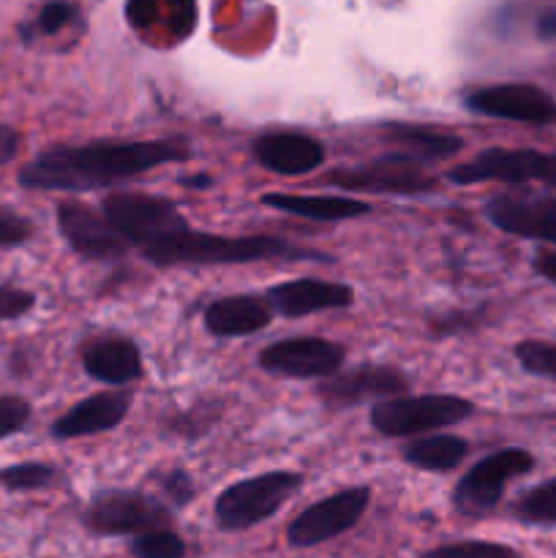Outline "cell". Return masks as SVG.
I'll return each mask as SVG.
<instances>
[{"mask_svg":"<svg viewBox=\"0 0 556 558\" xmlns=\"http://www.w3.org/2000/svg\"><path fill=\"white\" fill-rule=\"evenodd\" d=\"M189 158L191 147L178 140H101L85 145H55L27 161L16 174V183L27 191L80 194L140 178L161 163H183Z\"/></svg>","mask_w":556,"mask_h":558,"instance_id":"6da1fadb","label":"cell"},{"mask_svg":"<svg viewBox=\"0 0 556 558\" xmlns=\"http://www.w3.org/2000/svg\"><path fill=\"white\" fill-rule=\"evenodd\" d=\"M150 265L156 267H180V265H249V262L287 259V262H333L327 254L311 248H298L283 238L270 234H243V238H227V234L183 232L167 234L156 243L140 248Z\"/></svg>","mask_w":556,"mask_h":558,"instance_id":"7a4b0ae2","label":"cell"},{"mask_svg":"<svg viewBox=\"0 0 556 558\" xmlns=\"http://www.w3.org/2000/svg\"><path fill=\"white\" fill-rule=\"evenodd\" d=\"M303 477L298 472H265L229 485L216 499V523L221 532H245L276 515L298 490Z\"/></svg>","mask_w":556,"mask_h":558,"instance_id":"3957f363","label":"cell"},{"mask_svg":"<svg viewBox=\"0 0 556 558\" xmlns=\"http://www.w3.org/2000/svg\"><path fill=\"white\" fill-rule=\"evenodd\" d=\"M474 414V403L458 396H398L371 407V425L387 439H418L450 428Z\"/></svg>","mask_w":556,"mask_h":558,"instance_id":"277c9868","label":"cell"},{"mask_svg":"<svg viewBox=\"0 0 556 558\" xmlns=\"http://www.w3.org/2000/svg\"><path fill=\"white\" fill-rule=\"evenodd\" d=\"M172 510L145 490L109 488L93 496L85 510V526L101 537H136V534L167 529Z\"/></svg>","mask_w":556,"mask_h":558,"instance_id":"5b68a950","label":"cell"},{"mask_svg":"<svg viewBox=\"0 0 556 558\" xmlns=\"http://www.w3.org/2000/svg\"><path fill=\"white\" fill-rule=\"evenodd\" d=\"M101 213L120 234L131 243V248H145L167 234L189 229L180 216L178 205L167 196L150 194H109L101 202Z\"/></svg>","mask_w":556,"mask_h":558,"instance_id":"8992f818","label":"cell"},{"mask_svg":"<svg viewBox=\"0 0 556 558\" xmlns=\"http://www.w3.org/2000/svg\"><path fill=\"white\" fill-rule=\"evenodd\" d=\"M532 469L534 458L521 447H505L499 452H491L458 480L456 490H452V505L463 515H485L499 505L507 483Z\"/></svg>","mask_w":556,"mask_h":558,"instance_id":"52a82bcc","label":"cell"},{"mask_svg":"<svg viewBox=\"0 0 556 558\" xmlns=\"http://www.w3.org/2000/svg\"><path fill=\"white\" fill-rule=\"evenodd\" d=\"M371 505V488H343L316 505L305 507L300 515L292 518L287 529V543L292 548H314V545L330 543L341 537L352 526H358Z\"/></svg>","mask_w":556,"mask_h":558,"instance_id":"ba28073f","label":"cell"},{"mask_svg":"<svg viewBox=\"0 0 556 558\" xmlns=\"http://www.w3.org/2000/svg\"><path fill=\"white\" fill-rule=\"evenodd\" d=\"M325 183L343 191H374V194L398 196H420L436 191V180L428 178L418 161L401 156V153H387L363 167L333 169Z\"/></svg>","mask_w":556,"mask_h":558,"instance_id":"9c48e42d","label":"cell"},{"mask_svg":"<svg viewBox=\"0 0 556 558\" xmlns=\"http://www.w3.org/2000/svg\"><path fill=\"white\" fill-rule=\"evenodd\" d=\"M259 368L289 379H330L341 371L347 349L316 336L283 338L259 352Z\"/></svg>","mask_w":556,"mask_h":558,"instance_id":"30bf717a","label":"cell"},{"mask_svg":"<svg viewBox=\"0 0 556 558\" xmlns=\"http://www.w3.org/2000/svg\"><path fill=\"white\" fill-rule=\"evenodd\" d=\"M58 229L69 248L85 262L120 259L131 251V243L85 202L65 199L58 205Z\"/></svg>","mask_w":556,"mask_h":558,"instance_id":"8fae6325","label":"cell"},{"mask_svg":"<svg viewBox=\"0 0 556 558\" xmlns=\"http://www.w3.org/2000/svg\"><path fill=\"white\" fill-rule=\"evenodd\" d=\"M483 213L501 232L556 245V196L510 191L491 196Z\"/></svg>","mask_w":556,"mask_h":558,"instance_id":"7c38bea8","label":"cell"},{"mask_svg":"<svg viewBox=\"0 0 556 558\" xmlns=\"http://www.w3.org/2000/svg\"><path fill=\"white\" fill-rule=\"evenodd\" d=\"M469 112L485 114V118L512 120V123L548 125L556 120V101L545 90L534 85H491L469 93L463 98Z\"/></svg>","mask_w":556,"mask_h":558,"instance_id":"4fadbf2b","label":"cell"},{"mask_svg":"<svg viewBox=\"0 0 556 558\" xmlns=\"http://www.w3.org/2000/svg\"><path fill=\"white\" fill-rule=\"evenodd\" d=\"M548 153L532 150V147H488L472 161H463L447 172L450 183L474 185V183H529V180H543Z\"/></svg>","mask_w":556,"mask_h":558,"instance_id":"5bb4252c","label":"cell"},{"mask_svg":"<svg viewBox=\"0 0 556 558\" xmlns=\"http://www.w3.org/2000/svg\"><path fill=\"white\" fill-rule=\"evenodd\" d=\"M409 387L407 376L392 365H358L354 371H338L330 379H322L316 396L330 409H349L363 401H387L398 398Z\"/></svg>","mask_w":556,"mask_h":558,"instance_id":"9a60e30c","label":"cell"},{"mask_svg":"<svg viewBox=\"0 0 556 558\" xmlns=\"http://www.w3.org/2000/svg\"><path fill=\"white\" fill-rule=\"evenodd\" d=\"M267 305L287 319L319 314V311L349 308L354 303V292L347 283L319 281V278H294V281L276 283L265 294Z\"/></svg>","mask_w":556,"mask_h":558,"instance_id":"2e32d148","label":"cell"},{"mask_svg":"<svg viewBox=\"0 0 556 558\" xmlns=\"http://www.w3.org/2000/svg\"><path fill=\"white\" fill-rule=\"evenodd\" d=\"M254 158L267 172L298 178V174L316 172L325 163V145L309 134L276 131L254 142Z\"/></svg>","mask_w":556,"mask_h":558,"instance_id":"e0dca14e","label":"cell"},{"mask_svg":"<svg viewBox=\"0 0 556 558\" xmlns=\"http://www.w3.org/2000/svg\"><path fill=\"white\" fill-rule=\"evenodd\" d=\"M129 409L131 396L125 390L96 392V396L74 403L63 417L55 420L49 430H52L55 439H82V436L107 434L129 417Z\"/></svg>","mask_w":556,"mask_h":558,"instance_id":"ac0fdd59","label":"cell"},{"mask_svg":"<svg viewBox=\"0 0 556 558\" xmlns=\"http://www.w3.org/2000/svg\"><path fill=\"white\" fill-rule=\"evenodd\" d=\"M82 368L101 385L125 387L142 376V354L129 338L101 336L82 347Z\"/></svg>","mask_w":556,"mask_h":558,"instance_id":"d6986e66","label":"cell"},{"mask_svg":"<svg viewBox=\"0 0 556 558\" xmlns=\"http://www.w3.org/2000/svg\"><path fill=\"white\" fill-rule=\"evenodd\" d=\"M205 330L216 338H245L262 332L273 319V311L267 300L254 294H232V298H218L202 314Z\"/></svg>","mask_w":556,"mask_h":558,"instance_id":"ffe728a7","label":"cell"},{"mask_svg":"<svg viewBox=\"0 0 556 558\" xmlns=\"http://www.w3.org/2000/svg\"><path fill=\"white\" fill-rule=\"evenodd\" d=\"M382 136H385V142H390L396 147V153L412 158L420 167L452 158L463 147L461 136L418 123H387L382 125Z\"/></svg>","mask_w":556,"mask_h":558,"instance_id":"44dd1931","label":"cell"},{"mask_svg":"<svg viewBox=\"0 0 556 558\" xmlns=\"http://www.w3.org/2000/svg\"><path fill=\"white\" fill-rule=\"evenodd\" d=\"M262 205L273 207V210L289 213V216L305 218V221H352V218H363L371 213V205L363 199H352V196H309V194H270L262 196Z\"/></svg>","mask_w":556,"mask_h":558,"instance_id":"7402d4cb","label":"cell"},{"mask_svg":"<svg viewBox=\"0 0 556 558\" xmlns=\"http://www.w3.org/2000/svg\"><path fill=\"white\" fill-rule=\"evenodd\" d=\"M469 456V445L461 436L452 434H434V436H418L409 439L403 447V461L423 472H452L463 463Z\"/></svg>","mask_w":556,"mask_h":558,"instance_id":"603a6c76","label":"cell"},{"mask_svg":"<svg viewBox=\"0 0 556 558\" xmlns=\"http://www.w3.org/2000/svg\"><path fill=\"white\" fill-rule=\"evenodd\" d=\"M512 515L529 526H556V480L527 490L512 507Z\"/></svg>","mask_w":556,"mask_h":558,"instance_id":"cb8c5ba5","label":"cell"},{"mask_svg":"<svg viewBox=\"0 0 556 558\" xmlns=\"http://www.w3.org/2000/svg\"><path fill=\"white\" fill-rule=\"evenodd\" d=\"M76 20H80V9H76L71 0H49V3L38 11L33 27L31 25L20 27L22 41L31 44L38 33H41V36H55V33L65 31L69 25H74Z\"/></svg>","mask_w":556,"mask_h":558,"instance_id":"d4e9b609","label":"cell"},{"mask_svg":"<svg viewBox=\"0 0 556 558\" xmlns=\"http://www.w3.org/2000/svg\"><path fill=\"white\" fill-rule=\"evenodd\" d=\"M58 472H55L49 463L27 461V463H14V466L0 469V485L5 490H14V494H27V490H41L49 488L55 483Z\"/></svg>","mask_w":556,"mask_h":558,"instance_id":"484cf974","label":"cell"},{"mask_svg":"<svg viewBox=\"0 0 556 558\" xmlns=\"http://www.w3.org/2000/svg\"><path fill=\"white\" fill-rule=\"evenodd\" d=\"M131 554L134 558H183L185 543L172 529H153L131 539Z\"/></svg>","mask_w":556,"mask_h":558,"instance_id":"4316f807","label":"cell"},{"mask_svg":"<svg viewBox=\"0 0 556 558\" xmlns=\"http://www.w3.org/2000/svg\"><path fill=\"white\" fill-rule=\"evenodd\" d=\"M420 558H521L512 548L488 539H461V543H447L439 548L425 550Z\"/></svg>","mask_w":556,"mask_h":558,"instance_id":"83f0119b","label":"cell"},{"mask_svg":"<svg viewBox=\"0 0 556 558\" xmlns=\"http://www.w3.org/2000/svg\"><path fill=\"white\" fill-rule=\"evenodd\" d=\"M516 360L527 374L556 379V343L545 341H521L516 347Z\"/></svg>","mask_w":556,"mask_h":558,"instance_id":"f1b7e54d","label":"cell"},{"mask_svg":"<svg viewBox=\"0 0 556 558\" xmlns=\"http://www.w3.org/2000/svg\"><path fill=\"white\" fill-rule=\"evenodd\" d=\"M161 14L172 41H183L196 27V0H161Z\"/></svg>","mask_w":556,"mask_h":558,"instance_id":"f546056e","label":"cell"},{"mask_svg":"<svg viewBox=\"0 0 556 558\" xmlns=\"http://www.w3.org/2000/svg\"><path fill=\"white\" fill-rule=\"evenodd\" d=\"M33 238V221L11 207H0V251L20 248Z\"/></svg>","mask_w":556,"mask_h":558,"instance_id":"4dcf8cb0","label":"cell"},{"mask_svg":"<svg viewBox=\"0 0 556 558\" xmlns=\"http://www.w3.org/2000/svg\"><path fill=\"white\" fill-rule=\"evenodd\" d=\"M31 403L16 396H0V441L11 439L31 423Z\"/></svg>","mask_w":556,"mask_h":558,"instance_id":"1f68e13d","label":"cell"},{"mask_svg":"<svg viewBox=\"0 0 556 558\" xmlns=\"http://www.w3.org/2000/svg\"><path fill=\"white\" fill-rule=\"evenodd\" d=\"M36 308V294L20 287H0V325L27 316Z\"/></svg>","mask_w":556,"mask_h":558,"instance_id":"d6a6232c","label":"cell"},{"mask_svg":"<svg viewBox=\"0 0 556 558\" xmlns=\"http://www.w3.org/2000/svg\"><path fill=\"white\" fill-rule=\"evenodd\" d=\"M158 488H161V496L164 499H169V505L172 507H185L196 494L194 480H191L185 472H180V469H172V472L161 474V477H158Z\"/></svg>","mask_w":556,"mask_h":558,"instance_id":"836d02e7","label":"cell"},{"mask_svg":"<svg viewBox=\"0 0 556 558\" xmlns=\"http://www.w3.org/2000/svg\"><path fill=\"white\" fill-rule=\"evenodd\" d=\"M125 16L136 31H147L161 20V0H129Z\"/></svg>","mask_w":556,"mask_h":558,"instance_id":"e575fe53","label":"cell"},{"mask_svg":"<svg viewBox=\"0 0 556 558\" xmlns=\"http://www.w3.org/2000/svg\"><path fill=\"white\" fill-rule=\"evenodd\" d=\"M20 145H22V134L16 129H11V125L0 123V167H5V163H11L16 158V153H20Z\"/></svg>","mask_w":556,"mask_h":558,"instance_id":"d590c367","label":"cell"},{"mask_svg":"<svg viewBox=\"0 0 556 558\" xmlns=\"http://www.w3.org/2000/svg\"><path fill=\"white\" fill-rule=\"evenodd\" d=\"M534 270H537L545 281H551L556 287V251H540V254L534 256Z\"/></svg>","mask_w":556,"mask_h":558,"instance_id":"8d00e7d4","label":"cell"},{"mask_svg":"<svg viewBox=\"0 0 556 558\" xmlns=\"http://www.w3.org/2000/svg\"><path fill=\"white\" fill-rule=\"evenodd\" d=\"M543 183H545V185H554V189H556V153H551L548 161H545Z\"/></svg>","mask_w":556,"mask_h":558,"instance_id":"74e56055","label":"cell"},{"mask_svg":"<svg viewBox=\"0 0 556 558\" xmlns=\"http://www.w3.org/2000/svg\"><path fill=\"white\" fill-rule=\"evenodd\" d=\"M180 183L191 185V189H207L213 183V178L210 174H191V178H183Z\"/></svg>","mask_w":556,"mask_h":558,"instance_id":"f35d334b","label":"cell"}]
</instances>
